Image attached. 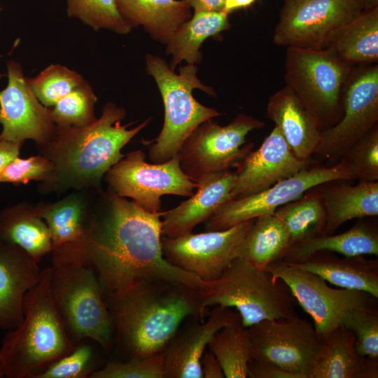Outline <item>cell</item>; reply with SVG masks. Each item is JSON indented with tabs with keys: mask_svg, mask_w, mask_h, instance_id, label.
<instances>
[{
	"mask_svg": "<svg viewBox=\"0 0 378 378\" xmlns=\"http://www.w3.org/2000/svg\"><path fill=\"white\" fill-rule=\"evenodd\" d=\"M352 66L330 48L286 49V85L313 116L321 131L337 123L342 116L343 92Z\"/></svg>",
	"mask_w": 378,
	"mask_h": 378,
	"instance_id": "cell-8",
	"label": "cell"
},
{
	"mask_svg": "<svg viewBox=\"0 0 378 378\" xmlns=\"http://www.w3.org/2000/svg\"><path fill=\"white\" fill-rule=\"evenodd\" d=\"M228 13L220 11H197L175 31L167 43V55H172L169 64L174 71L177 64L185 61L188 64L200 62V48L210 36L229 29Z\"/></svg>",
	"mask_w": 378,
	"mask_h": 378,
	"instance_id": "cell-31",
	"label": "cell"
},
{
	"mask_svg": "<svg viewBox=\"0 0 378 378\" xmlns=\"http://www.w3.org/2000/svg\"><path fill=\"white\" fill-rule=\"evenodd\" d=\"M255 0H225L223 10L227 13L250 6Z\"/></svg>",
	"mask_w": 378,
	"mask_h": 378,
	"instance_id": "cell-47",
	"label": "cell"
},
{
	"mask_svg": "<svg viewBox=\"0 0 378 378\" xmlns=\"http://www.w3.org/2000/svg\"><path fill=\"white\" fill-rule=\"evenodd\" d=\"M208 347L219 362L225 377H247L251 340L248 329L241 324V321L216 332Z\"/></svg>",
	"mask_w": 378,
	"mask_h": 378,
	"instance_id": "cell-34",
	"label": "cell"
},
{
	"mask_svg": "<svg viewBox=\"0 0 378 378\" xmlns=\"http://www.w3.org/2000/svg\"><path fill=\"white\" fill-rule=\"evenodd\" d=\"M119 13L132 28L142 26L155 40L166 43L192 16L187 0H115Z\"/></svg>",
	"mask_w": 378,
	"mask_h": 378,
	"instance_id": "cell-27",
	"label": "cell"
},
{
	"mask_svg": "<svg viewBox=\"0 0 378 378\" xmlns=\"http://www.w3.org/2000/svg\"><path fill=\"white\" fill-rule=\"evenodd\" d=\"M274 214L285 225L290 246L324 234L327 215L316 187L280 206Z\"/></svg>",
	"mask_w": 378,
	"mask_h": 378,
	"instance_id": "cell-33",
	"label": "cell"
},
{
	"mask_svg": "<svg viewBox=\"0 0 378 378\" xmlns=\"http://www.w3.org/2000/svg\"><path fill=\"white\" fill-rule=\"evenodd\" d=\"M343 114L333 126L321 131L314 155L337 163L378 121V66L352 70L344 88Z\"/></svg>",
	"mask_w": 378,
	"mask_h": 378,
	"instance_id": "cell-13",
	"label": "cell"
},
{
	"mask_svg": "<svg viewBox=\"0 0 378 378\" xmlns=\"http://www.w3.org/2000/svg\"><path fill=\"white\" fill-rule=\"evenodd\" d=\"M53 172V164L46 156L13 159L0 172V183L27 184L31 181L43 182Z\"/></svg>",
	"mask_w": 378,
	"mask_h": 378,
	"instance_id": "cell-42",
	"label": "cell"
},
{
	"mask_svg": "<svg viewBox=\"0 0 378 378\" xmlns=\"http://www.w3.org/2000/svg\"><path fill=\"white\" fill-rule=\"evenodd\" d=\"M94 191L74 190L55 202L37 205L50 231L52 263L82 264Z\"/></svg>",
	"mask_w": 378,
	"mask_h": 378,
	"instance_id": "cell-18",
	"label": "cell"
},
{
	"mask_svg": "<svg viewBox=\"0 0 378 378\" xmlns=\"http://www.w3.org/2000/svg\"><path fill=\"white\" fill-rule=\"evenodd\" d=\"M356 337L340 326L323 337L309 378H377L378 358L360 356Z\"/></svg>",
	"mask_w": 378,
	"mask_h": 378,
	"instance_id": "cell-24",
	"label": "cell"
},
{
	"mask_svg": "<svg viewBox=\"0 0 378 378\" xmlns=\"http://www.w3.org/2000/svg\"><path fill=\"white\" fill-rule=\"evenodd\" d=\"M125 115L124 108L108 102L100 118L89 125H56L49 141L38 148L40 154L53 164L51 176L41 182L40 190L50 193L102 190L105 174L124 156L122 148L150 120L148 118L127 129L130 124L121 125Z\"/></svg>",
	"mask_w": 378,
	"mask_h": 378,
	"instance_id": "cell-3",
	"label": "cell"
},
{
	"mask_svg": "<svg viewBox=\"0 0 378 378\" xmlns=\"http://www.w3.org/2000/svg\"><path fill=\"white\" fill-rule=\"evenodd\" d=\"M67 15L79 19L94 30L107 29L118 34L131 27L119 13L115 0H66Z\"/></svg>",
	"mask_w": 378,
	"mask_h": 378,
	"instance_id": "cell-37",
	"label": "cell"
},
{
	"mask_svg": "<svg viewBox=\"0 0 378 378\" xmlns=\"http://www.w3.org/2000/svg\"><path fill=\"white\" fill-rule=\"evenodd\" d=\"M247 377L295 378V376L269 362L251 359L248 363Z\"/></svg>",
	"mask_w": 378,
	"mask_h": 378,
	"instance_id": "cell-43",
	"label": "cell"
},
{
	"mask_svg": "<svg viewBox=\"0 0 378 378\" xmlns=\"http://www.w3.org/2000/svg\"><path fill=\"white\" fill-rule=\"evenodd\" d=\"M289 264L315 273L336 286L365 291L378 298L377 258L368 259L364 255L340 257L323 251Z\"/></svg>",
	"mask_w": 378,
	"mask_h": 378,
	"instance_id": "cell-25",
	"label": "cell"
},
{
	"mask_svg": "<svg viewBox=\"0 0 378 378\" xmlns=\"http://www.w3.org/2000/svg\"><path fill=\"white\" fill-rule=\"evenodd\" d=\"M146 70L153 77L160 92L164 108L163 127L148 149V158L154 163L166 162L177 155L187 137L200 124L220 115L217 110L198 102L192 95L200 89L216 96L212 88L203 85L197 77L194 64L180 68L174 73L164 59L147 54Z\"/></svg>",
	"mask_w": 378,
	"mask_h": 378,
	"instance_id": "cell-6",
	"label": "cell"
},
{
	"mask_svg": "<svg viewBox=\"0 0 378 378\" xmlns=\"http://www.w3.org/2000/svg\"><path fill=\"white\" fill-rule=\"evenodd\" d=\"M164 352L125 361H109L94 372L90 378H163Z\"/></svg>",
	"mask_w": 378,
	"mask_h": 378,
	"instance_id": "cell-41",
	"label": "cell"
},
{
	"mask_svg": "<svg viewBox=\"0 0 378 378\" xmlns=\"http://www.w3.org/2000/svg\"><path fill=\"white\" fill-rule=\"evenodd\" d=\"M27 80L40 102L49 108L85 81L76 71L60 64H51Z\"/></svg>",
	"mask_w": 378,
	"mask_h": 378,
	"instance_id": "cell-38",
	"label": "cell"
},
{
	"mask_svg": "<svg viewBox=\"0 0 378 378\" xmlns=\"http://www.w3.org/2000/svg\"><path fill=\"white\" fill-rule=\"evenodd\" d=\"M5 377V371L3 363L0 358V378Z\"/></svg>",
	"mask_w": 378,
	"mask_h": 378,
	"instance_id": "cell-49",
	"label": "cell"
},
{
	"mask_svg": "<svg viewBox=\"0 0 378 378\" xmlns=\"http://www.w3.org/2000/svg\"><path fill=\"white\" fill-rule=\"evenodd\" d=\"M198 288L167 280H150L104 295L114 344L130 358L164 352L186 318L204 321L206 312Z\"/></svg>",
	"mask_w": 378,
	"mask_h": 378,
	"instance_id": "cell-2",
	"label": "cell"
},
{
	"mask_svg": "<svg viewBox=\"0 0 378 378\" xmlns=\"http://www.w3.org/2000/svg\"><path fill=\"white\" fill-rule=\"evenodd\" d=\"M326 48L332 49L351 65L375 64L378 61V6L363 10L340 27Z\"/></svg>",
	"mask_w": 378,
	"mask_h": 378,
	"instance_id": "cell-30",
	"label": "cell"
},
{
	"mask_svg": "<svg viewBox=\"0 0 378 378\" xmlns=\"http://www.w3.org/2000/svg\"><path fill=\"white\" fill-rule=\"evenodd\" d=\"M310 164L297 158L279 129L274 126L260 147L251 150L237 165L232 200L262 191Z\"/></svg>",
	"mask_w": 378,
	"mask_h": 378,
	"instance_id": "cell-19",
	"label": "cell"
},
{
	"mask_svg": "<svg viewBox=\"0 0 378 378\" xmlns=\"http://www.w3.org/2000/svg\"><path fill=\"white\" fill-rule=\"evenodd\" d=\"M0 239L24 251L38 263L52 251L48 227L37 206L21 202L0 211Z\"/></svg>",
	"mask_w": 378,
	"mask_h": 378,
	"instance_id": "cell-28",
	"label": "cell"
},
{
	"mask_svg": "<svg viewBox=\"0 0 378 378\" xmlns=\"http://www.w3.org/2000/svg\"><path fill=\"white\" fill-rule=\"evenodd\" d=\"M338 180H351L348 167L342 159L330 167H308L262 191L228 201L204 222V228L206 231L225 230L260 216L272 214L307 190Z\"/></svg>",
	"mask_w": 378,
	"mask_h": 378,
	"instance_id": "cell-14",
	"label": "cell"
},
{
	"mask_svg": "<svg viewBox=\"0 0 378 378\" xmlns=\"http://www.w3.org/2000/svg\"><path fill=\"white\" fill-rule=\"evenodd\" d=\"M235 173L227 171L210 174L197 183V191L178 206L163 212L162 236L176 237L192 232L207 220L221 206L232 200Z\"/></svg>",
	"mask_w": 378,
	"mask_h": 378,
	"instance_id": "cell-21",
	"label": "cell"
},
{
	"mask_svg": "<svg viewBox=\"0 0 378 378\" xmlns=\"http://www.w3.org/2000/svg\"><path fill=\"white\" fill-rule=\"evenodd\" d=\"M363 10L370 9L378 6V0H354Z\"/></svg>",
	"mask_w": 378,
	"mask_h": 378,
	"instance_id": "cell-48",
	"label": "cell"
},
{
	"mask_svg": "<svg viewBox=\"0 0 378 378\" xmlns=\"http://www.w3.org/2000/svg\"><path fill=\"white\" fill-rule=\"evenodd\" d=\"M20 247L0 239V328L11 330L23 320L26 293L38 281L41 270Z\"/></svg>",
	"mask_w": 378,
	"mask_h": 378,
	"instance_id": "cell-22",
	"label": "cell"
},
{
	"mask_svg": "<svg viewBox=\"0 0 378 378\" xmlns=\"http://www.w3.org/2000/svg\"><path fill=\"white\" fill-rule=\"evenodd\" d=\"M198 290L204 312L214 306L234 308L246 328L265 319L297 314L296 301L287 285L240 258H234L215 280L204 281Z\"/></svg>",
	"mask_w": 378,
	"mask_h": 378,
	"instance_id": "cell-5",
	"label": "cell"
},
{
	"mask_svg": "<svg viewBox=\"0 0 378 378\" xmlns=\"http://www.w3.org/2000/svg\"><path fill=\"white\" fill-rule=\"evenodd\" d=\"M290 239L284 223L274 214L255 218L237 251L240 258L255 267L281 260L290 248Z\"/></svg>",
	"mask_w": 378,
	"mask_h": 378,
	"instance_id": "cell-32",
	"label": "cell"
},
{
	"mask_svg": "<svg viewBox=\"0 0 378 378\" xmlns=\"http://www.w3.org/2000/svg\"><path fill=\"white\" fill-rule=\"evenodd\" d=\"M1 10V6H0V10Z\"/></svg>",
	"mask_w": 378,
	"mask_h": 378,
	"instance_id": "cell-50",
	"label": "cell"
},
{
	"mask_svg": "<svg viewBox=\"0 0 378 378\" xmlns=\"http://www.w3.org/2000/svg\"><path fill=\"white\" fill-rule=\"evenodd\" d=\"M201 368L204 378H223V369L214 354L210 351L204 353L201 358Z\"/></svg>",
	"mask_w": 378,
	"mask_h": 378,
	"instance_id": "cell-44",
	"label": "cell"
},
{
	"mask_svg": "<svg viewBox=\"0 0 378 378\" xmlns=\"http://www.w3.org/2000/svg\"><path fill=\"white\" fill-rule=\"evenodd\" d=\"M163 212H148L108 188L94 191L82 264L94 270L104 295L150 280L202 286L204 281L164 258Z\"/></svg>",
	"mask_w": 378,
	"mask_h": 378,
	"instance_id": "cell-1",
	"label": "cell"
},
{
	"mask_svg": "<svg viewBox=\"0 0 378 378\" xmlns=\"http://www.w3.org/2000/svg\"><path fill=\"white\" fill-rule=\"evenodd\" d=\"M99 345L90 339L76 342L67 353L37 372L32 378H90L99 367Z\"/></svg>",
	"mask_w": 378,
	"mask_h": 378,
	"instance_id": "cell-35",
	"label": "cell"
},
{
	"mask_svg": "<svg viewBox=\"0 0 378 378\" xmlns=\"http://www.w3.org/2000/svg\"><path fill=\"white\" fill-rule=\"evenodd\" d=\"M8 83L0 90V140L22 145L34 140L38 148L52 136L56 125L51 108L43 105L31 89L19 63L7 64Z\"/></svg>",
	"mask_w": 378,
	"mask_h": 378,
	"instance_id": "cell-17",
	"label": "cell"
},
{
	"mask_svg": "<svg viewBox=\"0 0 378 378\" xmlns=\"http://www.w3.org/2000/svg\"><path fill=\"white\" fill-rule=\"evenodd\" d=\"M264 126L260 120L244 113L225 126L206 120L187 137L178 153L182 171L197 183L208 174L237 167L253 148V144H246L248 134Z\"/></svg>",
	"mask_w": 378,
	"mask_h": 378,
	"instance_id": "cell-9",
	"label": "cell"
},
{
	"mask_svg": "<svg viewBox=\"0 0 378 378\" xmlns=\"http://www.w3.org/2000/svg\"><path fill=\"white\" fill-rule=\"evenodd\" d=\"M104 178L109 190L150 213L160 211L162 196L190 197L198 186L182 171L178 154L164 162L148 163L141 150L124 155Z\"/></svg>",
	"mask_w": 378,
	"mask_h": 378,
	"instance_id": "cell-10",
	"label": "cell"
},
{
	"mask_svg": "<svg viewBox=\"0 0 378 378\" xmlns=\"http://www.w3.org/2000/svg\"><path fill=\"white\" fill-rule=\"evenodd\" d=\"M254 220L221 230L172 238L162 236L163 255L171 265L203 281L215 280L237 258L238 248Z\"/></svg>",
	"mask_w": 378,
	"mask_h": 378,
	"instance_id": "cell-16",
	"label": "cell"
},
{
	"mask_svg": "<svg viewBox=\"0 0 378 378\" xmlns=\"http://www.w3.org/2000/svg\"><path fill=\"white\" fill-rule=\"evenodd\" d=\"M323 251L344 256H377V228L366 222L358 221L344 232L338 234H321L290 246L281 260L288 263H295L315 252Z\"/></svg>",
	"mask_w": 378,
	"mask_h": 378,
	"instance_id": "cell-29",
	"label": "cell"
},
{
	"mask_svg": "<svg viewBox=\"0 0 378 378\" xmlns=\"http://www.w3.org/2000/svg\"><path fill=\"white\" fill-rule=\"evenodd\" d=\"M239 321L238 312L214 306L206 321L176 333L164 351L163 378H203L201 358L211 338L222 328Z\"/></svg>",
	"mask_w": 378,
	"mask_h": 378,
	"instance_id": "cell-20",
	"label": "cell"
},
{
	"mask_svg": "<svg viewBox=\"0 0 378 378\" xmlns=\"http://www.w3.org/2000/svg\"><path fill=\"white\" fill-rule=\"evenodd\" d=\"M194 12L220 11L223 10L225 0H187Z\"/></svg>",
	"mask_w": 378,
	"mask_h": 378,
	"instance_id": "cell-46",
	"label": "cell"
},
{
	"mask_svg": "<svg viewBox=\"0 0 378 378\" xmlns=\"http://www.w3.org/2000/svg\"><path fill=\"white\" fill-rule=\"evenodd\" d=\"M266 112L294 155L310 160L318 148L321 130L293 92L286 85L276 92L269 98Z\"/></svg>",
	"mask_w": 378,
	"mask_h": 378,
	"instance_id": "cell-23",
	"label": "cell"
},
{
	"mask_svg": "<svg viewBox=\"0 0 378 378\" xmlns=\"http://www.w3.org/2000/svg\"><path fill=\"white\" fill-rule=\"evenodd\" d=\"M363 10L354 0H285L274 30L276 46L322 49Z\"/></svg>",
	"mask_w": 378,
	"mask_h": 378,
	"instance_id": "cell-15",
	"label": "cell"
},
{
	"mask_svg": "<svg viewBox=\"0 0 378 378\" xmlns=\"http://www.w3.org/2000/svg\"><path fill=\"white\" fill-rule=\"evenodd\" d=\"M341 326L354 332L360 356L378 358V304L350 310Z\"/></svg>",
	"mask_w": 378,
	"mask_h": 378,
	"instance_id": "cell-39",
	"label": "cell"
},
{
	"mask_svg": "<svg viewBox=\"0 0 378 378\" xmlns=\"http://www.w3.org/2000/svg\"><path fill=\"white\" fill-rule=\"evenodd\" d=\"M50 276L51 267L41 270L38 282L24 295L22 321L2 340L5 377L32 378L74 345L52 299Z\"/></svg>",
	"mask_w": 378,
	"mask_h": 378,
	"instance_id": "cell-4",
	"label": "cell"
},
{
	"mask_svg": "<svg viewBox=\"0 0 378 378\" xmlns=\"http://www.w3.org/2000/svg\"><path fill=\"white\" fill-rule=\"evenodd\" d=\"M97 97L85 80L58 100L51 108V116L58 126L82 127L94 122V105Z\"/></svg>",
	"mask_w": 378,
	"mask_h": 378,
	"instance_id": "cell-36",
	"label": "cell"
},
{
	"mask_svg": "<svg viewBox=\"0 0 378 378\" xmlns=\"http://www.w3.org/2000/svg\"><path fill=\"white\" fill-rule=\"evenodd\" d=\"M332 181L316 186L326 209L323 234H333L346 221L378 215V182L359 181L356 185Z\"/></svg>",
	"mask_w": 378,
	"mask_h": 378,
	"instance_id": "cell-26",
	"label": "cell"
},
{
	"mask_svg": "<svg viewBox=\"0 0 378 378\" xmlns=\"http://www.w3.org/2000/svg\"><path fill=\"white\" fill-rule=\"evenodd\" d=\"M50 289L71 341L90 339L110 351L114 344L113 323L94 270L80 263H52Z\"/></svg>",
	"mask_w": 378,
	"mask_h": 378,
	"instance_id": "cell-7",
	"label": "cell"
},
{
	"mask_svg": "<svg viewBox=\"0 0 378 378\" xmlns=\"http://www.w3.org/2000/svg\"><path fill=\"white\" fill-rule=\"evenodd\" d=\"M265 270L287 285L323 337L341 326L350 310L378 304V298L367 292L332 288L316 274L282 260L270 264Z\"/></svg>",
	"mask_w": 378,
	"mask_h": 378,
	"instance_id": "cell-12",
	"label": "cell"
},
{
	"mask_svg": "<svg viewBox=\"0 0 378 378\" xmlns=\"http://www.w3.org/2000/svg\"><path fill=\"white\" fill-rule=\"evenodd\" d=\"M22 145L0 140V172L13 159L19 156Z\"/></svg>",
	"mask_w": 378,
	"mask_h": 378,
	"instance_id": "cell-45",
	"label": "cell"
},
{
	"mask_svg": "<svg viewBox=\"0 0 378 378\" xmlns=\"http://www.w3.org/2000/svg\"><path fill=\"white\" fill-rule=\"evenodd\" d=\"M251 359L269 362L293 374L309 378L323 337L295 314L265 319L248 328Z\"/></svg>",
	"mask_w": 378,
	"mask_h": 378,
	"instance_id": "cell-11",
	"label": "cell"
},
{
	"mask_svg": "<svg viewBox=\"0 0 378 378\" xmlns=\"http://www.w3.org/2000/svg\"><path fill=\"white\" fill-rule=\"evenodd\" d=\"M343 160L351 180L376 181L378 179L377 124L358 139L344 154Z\"/></svg>",
	"mask_w": 378,
	"mask_h": 378,
	"instance_id": "cell-40",
	"label": "cell"
}]
</instances>
